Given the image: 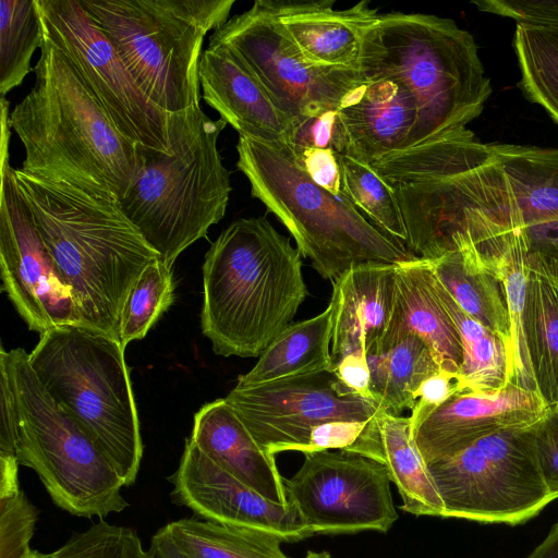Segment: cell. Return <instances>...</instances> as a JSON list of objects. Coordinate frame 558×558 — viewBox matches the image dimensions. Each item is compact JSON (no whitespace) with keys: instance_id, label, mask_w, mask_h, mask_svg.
I'll use <instances>...</instances> for the list:
<instances>
[{"instance_id":"7402d4cb","label":"cell","mask_w":558,"mask_h":558,"mask_svg":"<svg viewBox=\"0 0 558 558\" xmlns=\"http://www.w3.org/2000/svg\"><path fill=\"white\" fill-rule=\"evenodd\" d=\"M396 283L395 307L378 353L413 333L425 342L441 371L459 374L462 342L436 292L428 260L414 258L397 264Z\"/></svg>"},{"instance_id":"ac0fdd59","label":"cell","mask_w":558,"mask_h":558,"mask_svg":"<svg viewBox=\"0 0 558 558\" xmlns=\"http://www.w3.org/2000/svg\"><path fill=\"white\" fill-rule=\"evenodd\" d=\"M549 408L536 391L508 384L494 392L460 391L412 429L426 464L501 429L537 423Z\"/></svg>"},{"instance_id":"484cf974","label":"cell","mask_w":558,"mask_h":558,"mask_svg":"<svg viewBox=\"0 0 558 558\" xmlns=\"http://www.w3.org/2000/svg\"><path fill=\"white\" fill-rule=\"evenodd\" d=\"M287 539L269 531L183 518L153 535V558H289Z\"/></svg>"},{"instance_id":"7a4b0ae2","label":"cell","mask_w":558,"mask_h":558,"mask_svg":"<svg viewBox=\"0 0 558 558\" xmlns=\"http://www.w3.org/2000/svg\"><path fill=\"white\" fill-rule=\"evenodd\" d=\"M35 83L9 114L24 147L20 170L121 201L137 179L142 147L113 124L65 53L44 36Z\"/></svg>"},{"instance_id":"f1b7e54d","label":"cell","mask_w":558,"mask_h":558,"mask_svg":"<svg viewBox=\"0 0 558 558\" xmlns=\"http://www.w3.org/2000/svg\"><path fill=\"white\" fill-rule=\"evenodd\" d=\"M378 422L380 434L368 458L385 465L402 499L401 509L414 515L444 518L442 500L412 438L410 418L381 413Z\"/></svg>"},{"instance_id":"4dcf8cb0","label":"cell","mask_w":558,"mask_h":558,"mask_svg":"<svg viewBox=\"0 0 558 558\" xmlns=\"http://www.w3.org/2000/svg\"><path fill=\"white\" fill-rule=\"evenodd\" d=\"M365 355L373 400L390 415H401L404 410H412L414 393L420 385L440 371L428 347L413 333L387 351Z\"/></svg>"},{"instance_id":"83f0119b","label":"cell","mask_w":558,"mask_h":558,"mask_svg":"<svg viewBox=\"0 0 558 558\" xmlns=\"http://www.w3.org/2000/svg\"><path fill=\"white\" fill-rule=\"evenodd\" d=\"M332 307L318 315L291 323L258 356L246 374L238 377V387L259 385L280 378L333 369L331 357Z\"/></svg>"},{"instance_id":"8d00e7d4","label":"cell","mask_w":558,"mask_h":558,"mask_svg":"<svg viewBox=\"0 0 558 558\" xmlns=\"http://www.w3.org/2000/svg\"><path fill=\"white\" fill-rule=\"evenodd\" d=\"M53 558H153L136 531L104 520L73 533Z\"/></svg>"},{"instance_id":"60d3db41","label":"cell","mask_w":558,"mask_h":558,"mask_svg":"<svg viewBox=\"0 0 558 558\" xmlns=\"http://www.w3.org/2000/svg\"><path fill=\"white\" fill-rule=\"evenodd\" d=\"M378 417L369 421H331L318 425L311 434L305 453L323 450L353 452L359 442L376 424Z\"/></svg>"},{"instance_id":"44dd1931","label":"cell","mask_w":558,"mask_h":558,"mask_svg":"<svg viewBox=\"0 0 558 558\" xmlns=\"http://www.w3.org/2000/svg\"><path fill=\"white\" fill-rule=\"evenodd\" d=\"M287 37L311 61L359 69L365 31L378 19V10L360 1L335 10V0H269Z\"/></svg>"},{"instance_id":"836d02e7","label":"cell","mask_w":558,"mask_h":558,"mask_svg":"<svg viewBox=\"0 0 558 558\" xmlns=\"http://www.w3.org/2000/svg\"><path fill=\"white\" fill-rule=\"evenodd\" d=\"M513 47L525 97L558 123V29L517 25Z\"/></svg>"},{"instance_id":"bcb514c9","label":"cell","mask_w":558,"mask_h":558,"mask_svg":"<svg viewBox=\"0 0 558 558\" xmlns=\"http://www.w3.org/2000/svg\"><path fill=\"white\" fill-rule=\"evenodd\" d=\"M1 427L0 454H15V414L11 386L4 372L0 371Z\"/></svg>"},{"instance_id":"f6af8a7d","label":"cell","mask_w":558,"mask_h":558,"mask_svg":"<svg viewBox=\"0 0 558 558\" xmlns=\"http://www.w3.org/2000/svg\"><path fill=\"white\" fill-rule=\"evenodd\" d=\"M333 372L351 392L375 402L371 392V373L364 352H354L344 356L335 365Z\"/></svg>"},{"instance_id":"816d5d0a","label":"cell","mask_w":558,"mask_h":558,"mask_svg":"<svg viewBox=\"0 0 558 558\" xmlns=\"http://www.w3.org/2000/svg\"><path fill=\"white\" fill-rule=\"evenodd\" d=\"M27 558H53L52 553L44 554L37 550H32Z\"/></svg>"},{"instance_id":"cb8c5ba5","label":"cell","mask_w":558,"mask_h":558,"mask_svg":"<svg viewBox=\"0 0 558 558\" xmlns=\"http://www.w3.org/2000/svg\"><path fill=\"white\" fill-rule=\"evenodd\" d=\"M361 97L340 110L349 157L366 165L405 148L417 120L412 93L393 78L366 80Z\"/></svg>"},{"instance_id":"8992f818","label":"cell","mask_w":558,"mask_h":558,"mask_svg":"<svg viewBox=\"0 0 558 558\" xmlns=\"http://www.w3.org/2000/svg\"><path fill=\"white\" fill-rule=\"evenodd\" d=\"M226 125L222 119H210L201 105L169 113L171 153L142 147L143 168L120 201L169 268L226 214L232 187L218 149Z\"/></svg>"},{"instance_id":"d4e9b609","label":"cell","mask_w":558,"mask_h":558,"mask_svg":"<svg viewBox=\"0 0 558 558\" xmlns=\"http://www.w3.org/2000/svg\"><path fill=\"white\" fill-rule=\"evenodd\" d=\"M523 336L536 390L549 410L558 405V259L527 254Z\"/></svg>"},{"instance_id":"9c48e42d","label":"cell","mask_w":558,"mask_h":558,"mask_svg":"<svg viewBox=\"0 0 558 558\" xmlns=\"http://www.w3.org/2000/svg\"><path fill=\"white\" fill-rule=\"evenodd\" d=\"M0 371L13 393L16 459L37 473L52 501L72 515L99 520L128 508L123 480L48 393L28 353L1 345Z\"/></svg>"},{"instance_id":"74e56055","label":"cell","mask_w":558,"mask_h":558,"mask_svg":"<svg viewBox=\"0 0 558 558\" xmlns=\"http://www.w3.org/2000/svg\"><path fill=\"white\" fill-rule=\"evenodd\" d=\"M37 518V508L22 490L0 497V558H27Z\"/></svg>"},{"instance_id":"7dc6e473","label":"cell","mask_w":558,"mask_h":558,"mask_svg":"<svg viewBox=\"0 0 558 558\" xmlns=\"http://www.w3.org/2000/svg\"><path fill=\"white\" fill-rule=\"evenodd\" d=\"M529 253L558 259V219L525 227Z\"/></svg>"},{"instance_id":"5b68a950","label":"cell","mask_w":558,"mask_h":558,"mask_svg":"<svg viewBox=\"0 0 558 558\" xmlns=\"http://www.w3.org/2000/svg\"><path fill=\"white\" fill-rule=\"evenodd\" d=\"M359 70L412 93L417 120L405 148L466 129L492 94L473 36L432 14H379L363 35Z\"/></svg>"},{"instance_id":"6da1fadb","label":"cell","mask_w":558,"mask_h":558,"mask_svg":"<svg viewBox=\"0 0 558 558\" xmlns=\"http://www.w3.org/2000/svg\"><path fill=\"white\" fill-rule=\"evenodd\" d=\"M369 166L392 190L405 246L417 258L466 250L501 280L513 252L526 243L502 166L490 144L468 129L391 151Z\"/></svg>"},{"instance_id":"4316f807","label":"cell","mask_w":558,"mask_h":558,"mask_svg":"<svg viewBox=\"0 0 558 558\" xmlns=\"http://www.w3.org/2000/svg\"><path fill=\"white\" fill-rule=\"evenodd\" d=\"M428 263L435 278L454 302L469 316L500 337L508 350L510 368L512 331L502 281L465 250L448 252Z\"/></svg>"},{"instance_id":"52a82bcc","label":"cell","mask_w":558,"mask_h":558,"mask_svg":"<svg viewBox=\"0 0 558 558\" xmlns=\"http://www.w3.org/2000/svg\"><path fill=\"white\" fill-rule=\"evenodd\" d=\"M236 166L259 199L289 230L296 248L324 278L335 280L366 263L399 264L415 257L373 226L344 196L316 184L286 146L239 135Z\"/></svg>"},{"instance_id":"f35d334b","label":"cell","mask_w":558,"mask_h":558,"mask_svg":"<svg viewBox=\"0 0 558 558\" xmlns=\"http://www.w3.org/2000/svg\"><path fill=\"white\" fill-rule=\"evenodd\" d=\"M286 147L290 151L324 149L340 157L347 156L349 137L340 110H327L294 120Z\"/></svg>"},{"instance_id":"2e32d148","label":"cell","mask_w":558,"mask_h":558,"mask_svg":"<svg viewBox=\"0 0 558 558\" xmlns=\"http://www.w3.org/2000/svg\"><path fill=\"white\" fill-rule=\"evenodd\" d=\"M0 268L3 290L31 330L80 325V312L11 167L1 159Z\"/></svg>"},{"instance_id":"f5cc1de1","label":"cell","mask_w":558,"mask_h":558,"mask_svg":"<svg viewBox=\"0 0 558 558\" xmlns=\"http://www.w3.org/2000/svg\"><path fill=\"white\" fill-rule=\"evenodd\" d=\"M557 409H558V405H557Z\"/></svg>"},{"instance_id":"d6a6232c","label":"cell","mask_w":558,"mask_h":558,"mask_svg":"<svg viewBox=\"0 0 558 558\" xmlns=\"http://www.w3.org/2000/svg\"><path fill=\"white\" fill-rule=\"evenodd\" d=\"M44 40L36 0L0 1V94L19 87L33 70L31 61Z\"/></svg>"},{"instance_id":"d6986e66","label":"cell","mask_w":558,"mask_h":558,"mask_svg":"<svg viewBox=\"0 0 558 558\" xmlns=\"http://www.w3.org/2000/svg\"><path fill=\"white\" fill-rule=\"evenodd\" d=\"M202 98L239 135L287 146L293 120L281 111L253 72L227 47L208 45L199 64Z\"/></svg>"},{"instance_id":"603a6c76","label":"cell","mask_w":558,"mask_h":558,"mask_svg":"<svg viewBox=\"0 0 558 558\" xmlns=\"http://www.w3.org/2000/svg\"><path fill=\"white\" fill-rule=\"evenodd\" d=\"M191 438L215 463L259 495L289 505L275 456L257 444L225 398L195 413Z\"/></svg>"},{"instance_id":"277c9868","label":"cell","mask_w":558,"mask_h":558,"mask_svg":"<svg viewBox=\"0 0 558 558\" xmlns=\"http://www.w3.org/2000/svg\"><path fill=\"white\" fill-rule=\"evenodd\" d=\"M301 253L265 217L239 218L203 264L202 331L222 356L257 357L307 295Z\"/></svg>"},{"instance_id":"d590c367","label":"cell","mask_w":558,"mask_h":558,"mask_svg":"<svg viewBox=\"0 0 558 558\" xmlns=\"http://www.w3.org/2000/svg\"><path fill=\"white\" fill-rule=\"evenodd\" d=\"M173 299L171 268L159 258L144 269L124 303L119 324L122 345L143 339Z\"/></svg>"},{"instance_id":"e575fe53","label":"cell","mask_w":558,"mask_h":558,"mask_svg":"<svg viewBox=\"0 0 558 558\" xmlns=\"http://www.w3.org/2000/svg\"><path fill=\"white\" fill-rule=\"evenodd\" d=\"M341 192L391 238L407 241V230L397 198L389 185L369 165L349 156L340 157Z\"/></svg>"},{"instance_id":"3957f363","label":"cell","mask_w":558,"mask_h":558,"mask_svg":"<svg viewBox=\"0 0 558 558\" xmlns=\"http://www.w3.org/2000/svg\"><path fill=\"white\" fill-rule=\"evenodd\" d=\"M17 184L60 274L82 326L119 340L120 316L144 269L159 259L120 202L15 169ZM120 341V340H119Z\"/></svg>"},{"instance_id":"ee69618b","label":"cell","mask_w":558,"mask_h":558,"mask_svg":"<svg viewBox=\"0 0 558 558\" xmlns=\"http://www.w3.org/2000/svg\"><path fill=\"white\" fill-rule=\"evenodd\" d=\"M288 151L295 165L316 184L335 195L342 194L340 156L324 149Z\"/></svg>"},{"instance_id":"f546056e","label":"cell","mask_w":558,"mask_h":558,"mask_svg":"<svg viewBox=\"0 0 558 558\" xmlns=\"http://www.w3.org/2000/svg\"><path fill=\"white\" fill-rule=\"evenodd\" d=\"M513 191L524 226L558 219V149L490 144Z\"/></svg>"},{"instance_id":"5bb4252c","label":"cell","mask_w":558,"mask_h":558,"mask_svg":"<svg viewBox=\"0 0 558 558\" xmlns=\"http://www.w3.org/2000/svg\"><path fill=\"white\" fill-rule=\"evenodd\" d=\"M390 483L384 464L344 450L304 453L283 478L288 504L313 534L388 532L398 519Z\"/></svg>"},{"instance_id":"e0dca14e","label":"cell","mask_w":558,"mask_h":558,"mask_svg":"<svg viewBox=\"0 0 558 558\" xmlns=\"http://www.w3.org/2000/svg\"><path fill=\"white\" fill-rule=\"evenodd\" d=\"M169 482L173 501L199 519L269 531L287 542L314 535L290 505L259 495L208 458L191 437Z\"/></svg>"},{"instance_id":"b9f144b4","label":"cell","mask_w":558,"mask_h":558,"mask_svg":"<svg viewBox=\"0 0 558 558\" xmlns=\"http://www.w3.org/2000/svg\"><path fill=\"white\" fill-rule=\"evenodd\" d=\"M460 391L463 390L458 374H451L440 369L423 380L414 393L415 404L409 416L411 430L432 412Z\"/></svg>"},{"instance_id":"8fae6325","label":"cell","mask_w":558,"mask_h":558,"mask_svg":"<svg viewBox=\"0 0 558 558\" xmlns=\"http://www.w3.org/2000/svg\"><path fill=\"white\" fill-rule=\"evenodd\" d=\"M535 426L501 429L428 464L444 518L515 525L555 500L538 466Z\"/></svg>"},{"instance_id":"ba28073f","label":"cell","mask_w":558,"mask_h":558,"mask_svg":"<svg viewBox=\"0 0 558 558\" xmlns=\"http://www.w3.org/2000/svg\"><path fill=\"white\" fill-rule=\"evenodd\" d=\"M28 360L56 403L93 439L124 485H132L143 441L122 343L82 325H64L40 333Z\"/></svg>"},{"instance_id":"ffe728a7","label":"cell","mask_w":558,"mask_h":558,"mask_svg":"<svg viewBox=\"0 0 558 558\" xmlns=\"http://www.w3.org/2000/svg\"><path fill=\"white\" fill-rule=\"evenodd\" d=\"M396 266L366 263L332 280L333 367L351 353L379 352L395 307Z\"/></svg>"},{"instance_id":"7bdbcfd3","label":"cell","mask_w":558,"mask_h":558,"mask_svg":"<svg viewBox=\"0 0 558 558\" xmlns=\"http://www.w3.org/2000/svg\"><path fill=\"white\" fill-rule=\"evenodd\" d=\"M535 451L544 482L558 498V409L548 412L535 426Z\"/></svg>"},{"instance_id":"681fc988","label":"cell","mask_w":558,"mask_h":558,"mask_svg":"<svg viewBox=\"0 0 558 558\" xmlns=\"http://www.w3.org/2000/svg\"><path fill=\"white\" fill-rule=\"evenodd\" d=\"M526 558H558V521H556L543 542Z\"/></svg>"},{"instance_id":"f907efd6","label":"cell","mask_w":558,"mask_h":558,"mask_svg":"<svg viewBox=\"0 0 558 558\" xmlns=\"http://www.w3.org/2000/svg\"><path fill=\"white\" fill-rule=\"evenodd\" d=\"M305 558H333V557L326 550H322V551L308 550L306 553Z\"/></svg>"},{"instance_id":"30bf717a","label":"cell","mask_w":558,"mask_h":558,"mask_svg":"<svg viewBox=\"0 0 558 558\" xmlns=\"http://www.w3.org/2000/svg\"><path fill=\"white\" fill-rule=\"evenodd\" d=\"M142 92L167 113L199 105L203 41L234 0H78Z\"/></svg>"},{"instance_id":"7c38bea8","label":"cell","mask_w":558,"mask_h":558,"mask_svg":"<svg viewBox=\"0 0 558 558\" xmlns=\"http://www.w3.org/2000/svg\"><path fill=\"white\" fill-rule=\"evenodd\" d=\"M209 45L230 49L293 121L341 110L366 89L359 69L308 60L281 29L269 0H256L251 9L230 17L213 32Z\"/></svg>"},{"instance_id":"c3c4849f","label":"cell","mask_w":558,"mask_h":558,"mask_svg":"<svg viewBox=\"0 0 558 558\" xmlns=\"http://www.w3.org/2000/svg\"><path fill=\"white\" fill-rule=\"evenodd\" d=\"M19 465L16 456L0 454V497H7L21 490Z\"/></svg>"},{"instance_id":"ab89813d","label":"cell","mask_w":558,"mask_h":558,"mask_svg":"<svg viewBox=\"0 0 558 558\" xmlns=\"http://www.w3.org/2000/svg\"><path fill=\"white\" fill-rule=\"evenodd\" d=\"M482 12L514 20L518 25L558 29V0H477Z\"/></svg>"},{"instance_id":"9a60e30c","label":"cell","mask_w":558,"mask_h":558,"mask_svg":"<svg viewBox=\"0 0 558 558\" xmlns=\"http://www.w3.org/2000/svg\"><path fill=\"white\" fill-rule=\"evenodd\" d=\"M268 453L306 452L313 429L331 421H369L380 407L347 389L333 369L235 386L225 398Z\"/></svg>"},{"instance_id":"1f68e13d","label":"cell","mask_w":558,"mask_h":558,"mask_svg":"<svg viewBox=\"0 0 558 558\" xmlns=\"http://www.w3.org/2000/svg\"><path fill=\"white\" fill-rule=\"evenodd\" d=\"M433 272V271H432ZM436 292L453 320L463 348L459 378L463 391L494 392L504 389L509 379V356L496 333L469 316L435 278Z\"/></svg>"},{"instance_id":"4fadbf2b","label":"cell","mask_w":558,"mask_h":558,"mask_svg":"<svg viewBox=\"0 0 558 558\" xmlns=\"http://www.w3.org/2000/svg\"><path fill=\"white\" fill-rule=\"evenodd\" d=\"M43 33L71 60L117 129L145 149L171 153L169 113L142 92L78 0H36Z\"/></svg>"}]
</instances>
